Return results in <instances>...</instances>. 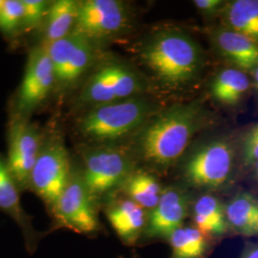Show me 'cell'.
<instances>
[{
	"label": "cell",
	"instance_id": "1",
	"mask_svg": "<svg viewBox=\"0 0 258 258\" xmlns=\"http://www.w3.org/2000/svg\"><path fill=\"white\" fill-rule=\"evenodd\" d=\"M201 120V109L196 104L179 105L161 113L141 135L142 156L159 167L174 164L183 155Z\"/></svg>",
	"mask_w": 258,
	"mask_h": 258
},
{
	"label": "cell",
	"instance_id": "2",
	"mask_svg": "<svg viewBox=\"0 0 258 258\" xmlns=\"http://www.w3.org/2000/svg\"><path fill=\"white\" fill-rule=\"evenodd\" d=\"M141 58L169 86L188 83L200 72L203 54L194 39L179 31H166L151 37L142 48Z\"/></svg>",
	"mask_w": 258,
	"mask_h": 258
},
{
	"label": "cell",
	"instance_id": "3",
	"mask_svg": "<svg viewBox=\"0 0 258 258\" xmlns=\"http://www.w3.org/2000/svg\"><path fill=\"white\" fill-rule=\"evenodd\" d=\"M151 110L150 103L137 98L96 105L79 120L78 130L91 142L118 140L143 125Z\"/></svg>",
	"mask_w": 258,
	"mask_h": 258
},
{
	"label": "cell",
	"instance_id": "4",
	"mask_svg": "<svg viewBox=\"0 0 258 258\" xmlns=\"http://www.w3.org/2000/svg\"><path fill=\"white\" fill-rule=\"evenodd\" d=\"M68 152L60 139L50 138L43 145L29 180V190L38 196L51 213L72 176Z\"/></svg>",
	"mask_w": 258,
	"mask_h": 258
},
{
	"label": "cell",
	"instance_id": "5",
	"mask_svg": "<svg viewBox=\"0 0 258 258\" xmlns=\"http://www.w3.org/2000/svg\"><path fill=\"white\" fill-rule=\"evenodd\" d=\"M50 215L52 231L67 229L83 235H92L101 230L96 201L83 183L81 173L76 171L72 172Z\"/></svg>",
	"mask_w": 258,
	"mask_h": 258
},
{
	"label": "cell",
	"instance_id": "6",
	"mask_svg": "<svg viewBox=\"0 0 258 258\" xmlns=\"http://www.w3.org/2000/svg\"><path fill=\"white\" fill-rule=\"evenodd\" d=\"M138 75L125 65L108 62L100 66L84 83L80 100L93 106L133 98L143 90Z\"/></svg>",
	"mask_w": 258,
	"mask_h": 258
},
{
	"label": "cell",
	"instance_id": "7",
	"mask_svg": "<svg viewBox=\"0 0 258 258\" xmlns=\"http://www.w3.org/2000/svg\"><path fill=\"white\" fill-rule=\"evenodd\" d=\"M129 157L118 148H101L89 151L84 158L81 176L95 201L110 194L131 175Z\"/></svg>",
	"mask_w": 258,
	"mask_h": 258
},
{
	"label": "cell",
	"instance_id": "8",
	"mask_svg": "<svg viewBox=\"0 0 258 258\" xmlns=\"http://www.w3.org/2000/svg\"><path fill=\"white\" fill-rule=\"evenodd\" d=\"M234 151L225 141H214L195 151L184 166L186 181L194 186L216 189L231 178Z\"/></svg>",
	"mask_w": 258,
	"mask_h": 258
},
{
	"label": "cell",
	"instance_id": "9",
	"mask_svg": "<svg viewBox=\"0 0 258 258\" xmlns=\"http://www.w3.org/2000/svg\"><path fill=\"white\" fill-rule=\"evenodd\" d=\"M128 21V10L121 1L85 0L80 2L72 33L94 42L122 33Z\"/></svg>",
	"mask_w": 258,
	"mask_h": 258
},
{
	"label": "cell",
	"instance_id": "10",
	"mask_svg": "<svg viewBox=\"0 0 258 258\" xmlns=\"http://www.w3.org/2000/svg\"><path fill=\"white\" fill-rule=\"evenodd\" d=\"M42 46L54 67L55 86L61 90L78 83L91 67L95 58L93 42L73 33Z\"/></svg>",
	"mask_w": 258,
	"mask_h": 258
},
{
	"label": "cell",
	"instance_id": "11",
	"mask_svg": "<svg viewBox=\"0 0 258 258\" xmlns=\"http://www.w3.org/2000/svg\"><path fill=\"white\" fill-rule=\"evenodd\" d=\"M43 141L39 129L27 120H15L11 125L9 152L6 161L21 191L29 189L31 172L37 162Z\"/></svg>",
	"mask_w": 258,
	"mask_h": 258
},
{
	"label": "cell",
	"instance_id": "12",
	"mask_svg": "<svg viewBox=\"0 0 258 258\" xmlns=\"http://www.w3.org/2000/svg\"><path fill=\"white\" fill-rule=\"evenodd\" d=\"M55 86L52 61L44 47L34 48L28 56L25 74L18 94V107L21 113L36 109Z\"/></svg>",
	"mask_w": 258,
	"mask_h": 258
},
{
	"label": "cell",
	"instance_id": "13",
	"mask_svg": "<svg viewBox=\"0 0 258 258\" xmlns=\"http://www.w3.org/2000/svg\"><path fill=\"white\" fill-rule=\"evenodd\" d=\"M20 188L12 175L7 161L0 156V212L8 215L19 226L25 249L29 254L36 252L44 232L37 231L31 217L24 211L20 201Z\"/></svg>",
	"mask_w": 258,
	"mask_h": 258
},
{
	"label": "cell",
	"instance_id": "14",
	"mask_svg": "<svg viewBox=\"0 0 258 258\" xmlns=\"http://www.w3.org/2000/svg\"><path fill=\"white\" fill-rule=\"evenodd\" d=\"M187 214V198L180 189L168 187L162 191L156 207L150 212L146 235L151 238H168L183 226Z\"/></svg>",
	"mask_w": 258,
	"mask_h": 258
},
{
	"label": "cell",
	"instance_id": "15",
	"mask_svg": "<svg viewBox=\"0 0 258 258\" xmlns=\"http://www.w3.org/2000/svg\"><path fill=\"white\" fill-rule=\"evenodd\" d=\"M105 214L111 227L124 244H135L146 230V210L129 198L110 202L105 209Z\"/></svg>",
	"mask_w": 258,
	"mask_h": 258
},
{
	"label": "cell",
	"instance_id": "16",
	"mask_svg": "<svg viewBox=\"0 0 258 258\" xmlns=\"http://www.w3.org/2000/svg\"><path fill=\"white\" fill-rule=\"evenodd\" d=\"M214 41L222 55L242 71L254 70L258 66V43L231 29L214 33Z\"/></svg>",
	"mask_w": 258,
	"mask_h": 258
},
{
	"label": "cell",
	"instance_id": "17",
	"mask_svg": "<svg viewBox=\"0 0 258 258\" xmlns=\"http://www.w3.org/2000/svg\"><path fill=\"white\" fill-rule=\"evenodd\" d=\"M226 217L236 233L247 237H258V198L242 192L236 194L225 207Z\"/></svg>",
	"mask_w": 258,
	"mask_h": 258
},
{
	"label": "cell",
	"instance_id": "18",
	"mask_svg": "<svg viewBox=\"0 0 258 258\" xmlns=\"http://www.w3.org/2000/svg\"><path fill=\"white\" fill-rule=\"evenodd\" d=\"M80 2L57 0L52 2L44 20V43L55 42L72 34L78 18Z\"/></svg>",
	"mask_w": 258,
	"mask_h": 258
},
{
	"label": "cell",
	"instance_id": "19",
	"mask_svg": "<svg viewBox=\"0 0 258 258\" xmlns=\"http://www.w3.org/2000/svg\"><path fill=\"white\" fill-rule=\"evenodd\" d=\"M194 219L195 227L206 236H223L229 229L225 208L212 195H204L195 202Z\"/></svg>",
	"mask_w": 258,
	"mask_h": 258
},
{
	"label": "cell",
	"instance_id": "20",
	"mask_svg": "<svg viewBox=\"0 0 258 258\" xmlns=\"http://www.w3.org/2000/svg\"><path fill=\"white\" fill-rule=\"evenodd\" d=\"M225 19L231 30L258 43V0H234L224 7Z\"/></svg>",
	"mask_w": 258,
	"mask_h": 258
},
{
	"label": "cell",
	"instance_id": "21",
	"mask_svg": "<svg viewBox=\"0 0 258 258\" xmlns=\"http://www.w3.org/2000/svg\"><path fill=\"white\" fill-rule=\"evenodd\" d=\"M249 88V80L245 72L238 68H229L216 76L212 84V94L223 104L233 105L241 101Z\"/></svg>",
	"mask_w": 258,
	"mask_h": 258
},
{
	"label": "cell",
	"instance_id": "22",
	"mask_svg": "<svg viewBox=\"0 0 258 258\" xmlns=\"http://www.w3.org/2000/svg\"><path fill=\"white\" fill-rule=\"evenodd\" d=\"M123 189L130 200L150 211L156 207L163 191L156 178L147 172L131 174L123 183Z\"/></svg>",
	"mask_w": 258,
	"mask_h": 258
},
{
	"label": "cell",
	"instance_id": "23",
	"mask_svg": "<svg viewBox=\"0 0 258 258\" xmlns=\"http://www.w3.org/2000/svg\"><path fill=\"white\" fill-rule=\"evenodd\" d=\"M173 258H202L208 249V240L195 226L180 227L169 237Z\"/></svg>",
	"mask_w": 258,
	"mask_h": 258
},
{
	"label": "cell",
	"instance_id": "24",
	"mask_svg": "<svg viewBox=\"0 0 258 258\" xmlns=\"http://www.w3.org/2000/svg\"><path fill=\"white\" fill-rule=\"evenodd\" d=\"M23 18L22 0H4L0 8V31L6 35L13 34L23 26Z\"/></svg>",
	"mask_w": 258,
	"mask_h": 258
},
{
	"label": "cell",
	"instance_id": "25",
	"mask_svg": "<svg viewBox=\"0 0 258 258\" xmlns=\"http://www.w3.org/2000/svg\"><path fill=\"white\" fill-rule=\"evenodd\" d=\"M22 4L24 8L22 27L32 30L44 22L52 2L44 0H22Z\"/></svg>",
	"mask_w": 258,
	"mask_h": 258
},
{
	"label": "cell",
	"instance_id": "26",
	"mask_svg": "<svg viewBox=\"0 0 258 258\" xmlns=\"http://www.w3.org/2000/svg\"><path fill=\"white\" fill-rule=\"evenodd\" d=\"M243 160L246 166H253L258 161V125L251 129L245 138Z\"/></svg>",
	"mask_w": 258,
	"mask_h": 258
},
{
	"label": "cell",
	"instance_id": "27",
	"mask_svg": "<svg viewBox=\"0 0 258 258\" xmlns=\"http://www.w3.org/2000/svg\"><path fill=\"white\" fill-rule=\"evenodd\" d=\"M194 4L201 12L208 15L215 14L226 6V2L222 0H195Z\"/></svg>",
	"mask_w": 258,
	"mask_h": 258
},
{
	"label": "cell",
	"instance_id": "28",
	"mask_svg": "<svg viewBox=\"0 0 258 258\" xmlns=\"http://www.w3.org/2000/svg\"><path fill=\"white\" fill-rule=\"evenodd\" d=\"M240 258H258V244L249 243L243 250Z\"/></svg>",
	"mask_w": 258,
	"mask_h": 258
},
{
	"label": "cell",
	"instance_id": "29",
	"mask_svg": "<svg viewBox=\"0 0 258 258\" xmlns=\"http://www.w3.org/2000/svg\"><path fill=\"white\" fill-rule=\"evenodd\" d=\"M253 77H254V83L258 90V66L253 70Z\"/></svg>",
	"mask_w": 258,
	"mask_h": 258
},
{
	"label": "cell",
	"instance_id": "30",
	"mask_svg": "<svg viewBox=\"0 0 258 258\" xmlns=\"http://www.w3.org/2000/svg\"><path fill=\"white\" fill-rule=\"evenodd\" d=\"M254 166V174H255V178H256V180L258 181V161L253 165Z\"/></svg>",
	"mask_w": 258,
	"mask_h": 258
},
{
	"label": "cell",
	"instance_id": "31",
	"mask_svg": "<svg viewBox=\"0 0 258 258\" xmlns=\"http://www.w3.org/2000/svg\"><path fill=\"white\" fill-rule=\"evenodd\" d=\"M3 2H4V0H0V8H1V6H2Z\"/></svg>",
	"mask_w": 258,
	"mask_h": 258
}]
</instances>
